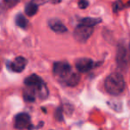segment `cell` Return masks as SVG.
<instances>
[{
    "mask_svg": "<svg viewBox=\"0 0 130 130\" xmlns=\"http://www.w3.org/2000/svg\"><path fill=\"white\" fill-rule=\"evenodd\" d=\"M105 89L112 95H119L124 91L126 84L123 76L119 72L110 74L105 79Z\"/></svg>",
    "mask_w": 130,
    "mask_h": 130,
    "instance_id": "cell-1",
    "label": "cell"
},
{
    "mask_svg": "<svg viewBox=\"0 0 130 130\" xmlns=\"http://www.w3.org/2000/svg\"><path fill=\"white\" fill-rule=\"evenodd\" d=\"M24 84L28 87L34 90L37 96H38L41 99H45L48 95V90H47L46 86L44 83L42 78L38 77V75L32 74L27 77L26 79L24 80Z\"/></svg>",
    "mask_w": 130,
    "mask_h": 130,
    "instance_id": "cell-2",
    "label": "cell"
},
{
    "mask_svg": "<svg viewBox=\"0 0 130 130\" xmlns=\"http://www.w3.org/2000/svg\"><path fill=\"white\" fill-rule=\"evenodd\" d=\"M54 74L60 79H62L64 81L72 73L71 65L67 61H57L54 64Z\"/></svg>",
    "mask_w": 130,
    "mask_h": 130,
    "instance_id": "cell-3",
    "label": "cell"
},
{
    "mask_svg": "<svg viewBox=\"0 0 130 130\" xmlns=\"http://www.w3.org/2000/svg\"><path fill=\"white\" fill-rule=\"evenodd\" d=\"M93 32H94L93 28L78 24V26L74 30V38L79 43H85L88 40Z\"/></svg>",
    "mask_w": 130,
    "mask_h": 130,
    "instance_id": "cell-4",
    "label": "cell"
},
{
    "mask_svg": "<svg viewBox=\"0 0 130 130\" xmlns=\"http://www.w3.org/2000/svg\"><path fill=\"white\" fill-rule=\"evenodd\" d=\"M14 127L19 130H31L34 126L30 123V117L27 113H19L14 117Z\"/></svg>",
    "mask_w": 130,
    "mask_h": 130,
    "instance_id": "cell-5",
    "label": "cell"
},
{
    "mask_svg": "<svg viewBox=\"0 0 130 130\" xmlns=\"http://www.w3.org/2000/svg\"><path fill=\"white\" fill-rule=\"evenodd\" d=\"M94 62L93 60L89 58H81L76 61V68L79 72L86 73L88 72L90 70L93 69Z\"/></svg>",
    "mask_w": 130,
    "mask_h": 130,
    "instance_id": "cell-6",
    "label": "cell"
},
{
    "mask_svg": "<svg viewBox=\"0 0 130 130\" xmlns=\"http://www.w3.org/2000/svg\"><path fill=\"white\" fill-rule=\"evenodd\" d=\"M28 61L22 56H18L12 62H9V69L14 72H22L26 68Z\"/></svg>",
    "mask_w": 130,
    "mask_h": 130,
    "instance_id": "cell-7",
    "label": "cell"
},
{
    "mask_svg": "<svg viewBox=\"0 0 130 130\" xmlns=\"http://www.w3.org/2000/svg\"><path fill=\"white\" fill-rule=\"evenodd\" d=\"M128 60V54L126 47L123 45H119V49H118L117 54V61L119 64V66H125Z\"/></svg>",
    "mask_w": 130,
    "mask_h": 130,
    "instance_id": "cell-8",
    "label": "cell"
},
{
    "mask_svg": "<svg viewBox=\"0 0 130 130\" xmlns=\"http://www.w3.org/2000/svg\"><path fill=\"white\" fill-rule=\"evenodd\" d=\"M48 25L54 32L56 33H64L67 31V28L63 25V23L58 19H52L49 21Z\"/></svg>",
    "mask_w": 130,
    "mask_h": 130,
    "instance_id": "cell-9",
    "label": "cell"
},
{
    "mask_svg": "<svg viewBox=\"0 0 130 130\" xmlns=\"http://www.w3.org/2000/svg\"><path fill=\"white\" fill-rule=\"evenodd\" d=\"M101 22H102V20L100 18H91V17H87V18L81 19V20L79 21V24L80 25H84V26L93 28L94 25H97V24H99Z\"/></svg>",
    "mask_w": 130,
    "mask_h": 130,
    "instance_id": "cell-10",
    "label": "cell"
},
{
    "mask_svg": "<svg viewBox=\"0 0 130 130\" xmlns=\"http://www.w3.org/2000/svg\"><path fill=\"white\" fill-rule=\"evenodd\" d=\"M79 80H80L79 75L78 73H75L72 71V73L64 80V83L67 86H70V87H75V86H77L78 84Z\"/></svg>",
    "mask_w": 130,
    "mask_h": 130,
    "instance_id": "cell-11",
    "label": "cell"
},
{
    "mask_svg": "<svg viewBox=\"0 0 130 130\" xmlns=\"http://www.w3.org/2000/svg\"><path fill=\"white\" fill-rule=\"evenodd\" d=\"M15 23L20 28L26 29L28 26V20L26 19V17L24 16V15H22V13H19V14H17V16L15 17Z\"/></svg>",
    "mask_w": 130,
    "mask_h": 130,
    "instance_id": "cell-12",
    "label": "cell"
},
{
    "mask_svg": "<svg viewBox=\"0 0 130 130\" xmlns=\"http://www.w3.org/2000/svg\"><path fill=\"white\" fill-rule=\"evenodd\" d=\"M38 6L36 4H34V3L30 2L29 3V4L27 5V6H25V13L27 15H29V16H33V15H35L37 13H38Z\"/></svg>",
    "mask_w": 130,
    "mask_h": 130,
    "instance_id": "cell-13",
    "label": "cell"
},
{
    "mask_svg": "<svg viewBox=\"0 0 130 130\" xmlns=\"http://www.w3.org/2000/svg\"><path fill=\"white\" fill-rule=\"evenodd\" d=\"M31 2L36 4L37 6H41V5H44L48 2H51L53 4H57V3L60 2V0H32Z\"/></svg>",
    "mask_w": 130,
    "mask_h": 130,
    "instance_id": "cell-14",
    "label": "cell"
},
{
    "mask_svg": "<svg viewBox=\"0 0 130 130\" xmlns=\"http://www.w3.org/2000/svg\"><path fill=\"white\" fill-rule=\"evenodd\" d=\"M20 1L21 0H4L5 4H6V6H7L8 8H11V7H13V6H16Z\"/></svg>",
    "mask_w": 130,
    "mask_h": 130,
    "instance_id": "cell-15",
    "label": "cell"
},
{
    "mask_svg": "<svg viewBox=\"0 0 130 130\" xmlns=\"http://www.w3.org/2000/svg\"><path fill=\"white\" fill-rule=\"evenodd\" d=\"M78 6H79L81 9H85L88 6V2H87V0H79V2H78Z\"/></svg>",
    "mask_w": 130,
    "mask_h": 130,
    "instance_id": "cell-16",
    "label": "cell"
},
{
    "mask_svg": "<svg viewBox=\"0 0 130 130\" xmlns=\"http://www.w3.org/2000/svg\"><path fill=\"white\" fill-rule=\"evenodd\" d=\"M55 118H56V119L57 120H59V121H61V120H62V113H61V109H57V110H56V112H55Z\"/></svg>",
    "mask_w": 130,
    "mask_h": 130,
    "instance_id": "cell-17",
    "label": "cell"
},
{
    "mask_svg": "<svg viewBox=\"0 0 130 130\" xmlns=\"http://www.w3.org/2000/svg\"><path fill=\"white\" fill-rule=\"evenodd\" d=\"M128 59H130V43H129V46H128Z\"/></svg>",
    "mask_w": 130,
    "mask_h": 130,
    "instance_id": "cell-18",
    "label": "cell"
}]
</instances>
